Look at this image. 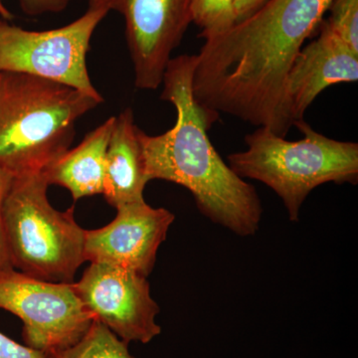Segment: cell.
<instances>
[{"label": "cell", "mask_w": 358, "mask_h": 358, "mask_svg": "<svg viewBox=\"0 0 358 358\" xmlns=\"http://www.w3.org/2000/svg\"><path fill=\"white\" fill-rule=\"evenodd\" d=\"M268 1V0H235V7H236V22L235 23L253 15Z\"/></svg>", "instance_id": "cell-20"}, {"label": "cell", "mask_w": 358, "mask_h": 358, "mask_svg": "<svg viewBox=\"0 0 358 358\" xmlns=\"http://www.w3.org/2000/svg\"><path fill=\"white\" fill-rule=\"evenodd\" d=\"M294 126L303 134L300 141H287L260 127L245 136L247 150L228 157L230 169L241 178L268 186L284 202L292 222L317 186L358 181V143L341 141L317 133L305 120Z\"/></svg>", "instance_id": "cell-4"}, {"label": "cell", "mask_w": 358, "mask_h": 358, "mask_svg": "<svg viewBox=\"0 0 358 358\" xmlns=\"http://www.w3.org/2000/svg\"><path fill=\"white\" fill-rule=\"evenodd\" d=\"M13 176L3 169H0V271L14 268L11 263L8 245H7L6 228H4L3 208L4 199Z\"/></svg>", "instance_id": "cell-18"}, {"label": "cell", "mask_w": 358, "mask_h": 358, "mask_svg": "<svg viewBox=\"0 0 358 358\" xmlns=\"http://www.w3.org/2000/svg\"><path fill=\"white\" fill-rule=\"evenodd\" d=\"M329 7L322 0H268L204 39L193 71L195 102L286 138L294 126L286 99L289 70Z\"/></svg>", "instance_id": "cell-1"}, {"label": "cell", "mask_w": 358, "mask_h": 358, "mask_svg": "<svg viewBox=\"0 0 358 358\" xmlns=\"http://www.w3.org/2000/svg\"><path fill=\"white\" fill-rule=\"evenodd\" d=\"M73 288L94 319L126 343L147 345L162 333L159 305L145 275L102 263H90Z\"/></svg>", "instance_id": "cell-8"}, {"label": "cell", "mask_w": 358, "mask_h": 358, "mask_svg": "<svg viewBox=\"0 0 358 358\" xmlns=\"http://www.w3.org/2000/svg\"><path fill=\"white\" fill-rule=\"evenodd\" d=\"M357 81L358 54L324 23L319 37L301 47L289 70L286 99L294 124L303 120L306 110L327 87Z\"/></svg>", "instance_id": "cell-11"}, {"label": "cell", "mask_w": 358, "mask_h": 358, "mask_svg": "<svg viewBox=\"0 0 358 358\" xmlns=\"http://www.w3.org/2000/svg\"><path fill=\"white\" fill-rule=\"evenodd\" d=\"M195 62L196 55L171 58L164 73L162 99L176 108L173 128L159 136L138 129L147 179L183 186L205 217L239 236H251L260 226L262 203L255 187L223 162L209 140L207 131L219 115L193 98Z\"/></svg>", "instance_id": "cell-2"}, {"label": "cell", "mask_w": 358, "mask_h": 358, "mask_svg": "<svg viewBox=\"0 0 358 358\" xmlns=\"http://www.w3.org/2000/svg\"><path fill=\"white\" fill-rule=\"evenodd\" d=\"M109 9L88 8L68 25L31 31L0 20V72L21 73L72 87L103 101L92 83L87 54Z\"/></svg>", "instance_id": "cell-6"}, {"label": "cell", "mask_w": 358, "mask_h": 358, "mask_svg": "<svg viewBox=\"0 0 358 358\" xmlns=\"http://www.w3.org/2000/svg\"><path fill=\"white\" fill-rule=\"evenodd\" d=\"M131 108L115 117L106 155L103 195L114 208L143 201L148 181L145 157Z\"/></svg>", "instance_id": "cell-12"}, {"label": "cell", "mask_w": 358, "mask_h": 358, "mask_svg": "<svg viewBox=\"0 0 358 358\" xmlns=\"http://www.w3.org/2000/svg\"><path fill=\"white\" fill-rule=\"evenodd\" d=\"M44 173L13 178L4 199L3 221L14 268L36 279L74 282L85 258L86 229L75 207L59 211L47 196Z\"/></svg>", "instance_id": "cell-5"}, {"label": "cell", "mask_w": 358, "mask_h": 358, "mask_svg": "<svg viewBox=\"0 0 358 358\" xmlns=\"http://www.w3.org/2000/svg\"><path fill=\"white\" fill-rule=\"evenodd\" d=\"M174 219L173 212L155 208L145 200L120 207L112 222L86 230V262L117 266L148 278Z\"/></svg>", "instance_id": "cell-10"}, {"label": "cell", "mask_w": 358, "mask_h": 358, "mask_svg": "<svg viewBox=\"0 0 358 358\" xmlns=\"http://www.w3.org/2000/svg\"><path fill=\"white\" fill-rule=\"evenodd\" d=\"M89 2V8H101V7H103V8H108V2L109 0H88Z\"/></svg>", "instance_id": "cell-21"}, {"label": "cell", "mask_w": 358, "mask_h": 358, "mask_svg": "<svg viewBox=\"0 0 358 358\" xmlns=\"http://www.w3.org/2000/svg\"><path fill=\"white\" fill-rule=\"evenodd\" d=\"M51 358H134L129 343L122 341L99 320H94L83 338Z\"/></svg>", "instance_id": "cell-14"}, {"label": "cell", "mask_w": 358, "mask_h": 358, "mask_svg": "<svg viewBox=\"0 0 358 358\" xmlns=\"http://www.w3.org/2000/svg\"><path fill=\"white\" fill-rule=\"evenodd\" d=\"M115 120L109 117L54 162L43 173L49 185L66 188L75 201L103 194L106 155Z\"/></svg>", "instance_id": "cell-13"}, {"label": "cell", "mask_w": 358, "mask_h": 358, "mask_svg": "<svg viewBox=\"0 0 358 358\" xmlns=\"http://www.w3.org/2000/svg\"><path fill=\"white\" fill-rule=\"evenodd\" d=\"M324 25L348 48L358 54V0H333Z\"/></svg>", "instance_id": "cell-16"}, {"label": "cell", "mask_w": 358, "mask_h": 358, "mask_svg": "<svg viewBox=\"0 0 358 358\" xmlns=\"http://www.w3.org/2000/svg\"><path fill=\"white\" fill-rule=\"evenodd\" d=\"M108 8L124 16L136 88L157 90L192 22L190 0H109Z\"/></svg>", "instance_id": "cell-9"}, {"label": "cell", "mask_w": 358, "mask_h": 358, "mask_svg": "<svg viewBox=\"0 0 358 358\" xmlns=\"http://www.w3.org/2000/svg\"><path fill=\"white\" fill-rule=\"evenodd\" d=\"M0 358H51L50 355L26 345H20L0 333Z\"/></svg>", "instance_id": "cell-19"}, {"label": "cell", "mask_w": 358, "mask_h": 358, "mask_svg": "<svg viewBox=\"0 0 358 358\" xmlns=\"http://www.w3.org/2000/svg\"><path fill=\"white\" fill-rule=\"evenodd\" d=\"M72 1L74 0H20V3L23 13L27 15L36 16L61 13ZM0 17L6 21H11L14 17L13 14L4 4L3 0H0Z\"/></svg>", "instance_id": "cell-17"}, {"label": "cell", "mask_w": 358, "mask_h": 358, "mask_svg": "<svg viewBox=\"0 0 358 358\" xmlns=\"http://www.w3.org/2000/svg\"><path fill=\"white\" fill-rule=\"evenodd\" d=\"M190 13L203 39L226 31L236 22L235 0H190Z\"/></svg>", "instance_id": "cell-15"}, {"label": "cell", "mask_w": 358, "mask_h": 358, "mask_svg": "<svg viewBox=\"0 0 358 358\" xmlns=\"http://www.w3.org/2000/svg\"><path fill=\"white\" fill-rule=\"evenodd\" d=\"M103 101L72 87L0 72V169L43 173L71 148L77 122Z\"/></svg>", "instance_id": "cell-3"}, {"label": "cell", "mask_w": 358, "mask_h": 358, "mask_svg": "<svg viewBox=\"0 0 358 358\" xmlns=\"http://www.w3.org/2000/svg\"><path fill=\"white\" fill-rule=\"evenodd\" d=\"M322 1L326 2V3L329 4V6H331V1H333V0H322Z\"/></svg>", "instance_id": "cell-22"}, {"label": "cell", "mask_w": 358, "mask_h": 358, "mask_svg": "<svg viewBox=\"0 0 358 358\" xmlns=\"http://www.w3.org/2000/svg\"><path fill=\"white\" fill-rule=\"evenodd\" d=\"M73 282L44 281L16 268L0 271V308L22 320L26 345L51 355L83 338L95 319Z\"/></svg>", "instance_id": "cell-7"}]
</instances>
